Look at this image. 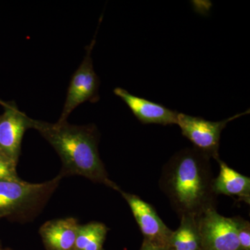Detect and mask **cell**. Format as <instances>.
<instances>
[{"label": "cell", "instance_id": "cell-15", "mask_svg": "<svg viewBox=\"0 0 250 250\" xmlns=\"http://www.w3.org/2000/svg\"><path fill=\"white\" fill-rule=\"evenodd\" d=\"M240 250H250V223L241 217H235Z\"/></svg>", "mask_w": 250, "mask_h": 250}, {"label": "cell", "instance_id": "cell-5", "mask_svg": "<svg viewBox=\"0 0 250 250\" xmlns=\"http://www.w3.org/2000/svg\"><path fill=\"white\" fill-rule=\"evenodd\" d=\"M95 36L90 45L85 47L84 58L72 77L65 104L57 123L66 122L70 113L82 103L87 101L95 103L100 100V80L94 70L91 57L92 51L96 43Z\"/></svg>", "mask_w": 250, "mask_h": 250}, {"label": "cell", "instance_id": "cell-16", "mask_svg": "<svg viewBox=\"0 0 250 250\" xmlns=\"http://www.w3.org/2000/svg\"><path fill=\"white\" fill-rule=\"evenodd\" d=\"M140 250H169V249L167 248L154 246L147 242L143 241V246Z\"/></svg>", "mask_w": 250, "mask_h": 250}, {"label": "cell", "instance_id": "cell-18", "mask_svg": "<svg viewBox=\"0 0 250 250\" xmlns=\"http://www.w3.org/2000/svg\"><path fill=\"white\" fill-rule=\"evenodd\" d=\"M1 248V242H0V249Z\"/></svg>", "mask_w": 250, "mask_h": 250}, {"label": "cell", "instance_id": "cell-3", "mask_svg": "<svg viewBox=\"0 0 250 250\" xmlns=\"http://www.w3.org/2000/svg\"><path fill=\"white\" fill-rule=\"evenodd\" d=\"M59 175L48 182L31 184L22 179L0 180V218L29 220L37 214L59 187Z\"/></svg>", "mask_w": 250, "mask_h": 250}, {"label": "cell", "instance_id": "cell-6", "mask_svg": "<svg viewBox=\"0 0 250 250\" xmlns=\"http://www.w3.org/2000/svg\"><path fill=\"white\" fill-rule=\"evenodd\" d=\"M196 220L203 250H240L235 217L227 218L212 208Z\"/></svg>", "mask_w": 250, "mask_h": 250}, {"label": "cell", "instance_id": "cell-2", "mask_svg": "<svg viewBox=\"0 0 250 250\" xmlns=\"http://www.w3.org/2000/svg\"><path fill=\"white\" fill-rule=\"evenodd\" d=\"M29 129L37 130L54 147L62 161L59 175H79L118 191L120 187L108 177L98 151L99 133L93 125L77 126L29 120Z\"/></svg>", "mask_w": 250, "mask_h": 250}, {"label": "cell", "instance_id": "cell-17", "mask_svg": "<svg viewBox=\"0 0 250 250\" xmlns=\"http://www.w3.org/2000/svg\"><path fill=\"white\" fill-rule=\"evenodd\" d=\"M0 250H10V249H2V248H1V249H0Z\"/></svg>", "mask_w": 250, "mask_h": 250}, {"label": "cell", "instance_id": "cell-10", "mask_svg": "<svg viewBox=\"0 0 250 250\" xmlns=\"http://www.w3.org/2000/svg\"><path fill=\"white\" fill-rule=\"evenodd\" d=\"M80 224L77 219L67 218L46 222L39 233L47 250H75Z\"/></svg>", "mask_w": 250, "mask_h": 250}, {"label": "cell", "instance_id": "cell-9", "mask_svg": "<svg viewBox=\"0 0 250 250\" xmlns=\"http://www.w3.org/2000/svg\"><path fill=\"white\" fill-rule=\"evenodd\" d=\"M113 93L123 100L134 116L143 124L177 125L178 112L172 111L164 105L139 98L121 88Z\"/></svg>", "mask_w": 250, "mask_h": 250}, {"label": "cell", "instance_id": "cell-13", "mask_svg": "<svg viewBox=\"0 0 250 250\" xmlns=\"http://www.w3.org/2000/svg\"><path fill=\"white\" fill-rule=\"evenodd\" d=\"M108 229L104 224L91 222L80 225L75 250H103Z\"/></svg>", "mask_w": 250, "mask_h": 250}, {"label": "cell", "instance_id": "cell-4", "mask_svg": "<svg viewBox=\"0 0 250 250\" xmlns=\"http://www.w3.org/2000/svg\"><path fill=\"white\" fill-rule=\"evenodd\" d=\"M250 113V110L221 121H209L200 118L178 113L177 123L182 135L194 145V147L210 158L219 159L220 137L230 122Z\"/></svg>", "mask_w": 250, "mask_h": 250}, {"label": "cell", "instance_id": "cell-1", "mask_svg": "<svg viewBox=\"0 0 250 250\" xmlns=\"http://www.w3.org/2000/svg\"><path fill=\"white\" fill-rule=\"evenodd\" d=\"M210 157L196 148L174 154L164 166L159 187L179 218H197L215 208Z\"/></svg>", "mask_w": 250, "mask_h": 250}, {"label": "cell", "instance_id": "cell-19", "mask_svg": "<svg viewBox=\"0 0 250 250\" xmlns=\"http://www.w3.org/2000/svg\"></svg>", "mask_w": 250, "mask_h": 250}, {"label": "cell", "instance_id": "cell-11", "mask_svg": "<svg viewBox=\"0 0 250 250\" xmlns=\"http://www.w3.org/2000/svg\"><path fill=\"white\" fill-rule=\"evenodd\" d=\"M220 166V173L213 179L215 195H224L238 199V201L250 204V178L236 172L228 164L216 159Z\"/></svg>", "mask_w": 250, "mask_h": 250}, {"label": "cell", "instance_id": "cell-12", "mask_svg": "<svg viewBox=\"0 0 250 250\" xmlns=\"http://www.w3.org/2000/svg\"><path fill=\"white\" fill-rule=\"evenodd\" d=\"M180 220L178 229L171 236L169 250H203L196 218L182 216Z\"/></svg>", "mask_w": 250, "mask_h": 250}, {"label": "cell", "instance_id": "cell-14", "mask_svg": "<svg viewBox=\"0 0 250 250\" xmlns=\"http://www.w3.org/2000/svg\"><path fill=\"white\" fill-rule=\"evenodd\" d=\"M18 164L0 153V180H21L16 167Z\"/></svg>", "mask_w": 250, "mask_h": 250}, {"label": "cell", "instance_id": "cell-7", "mask_svg": "<svg viewBox=\"0 0 250 250\" xmlns=\"http://www.w3.org/2000/svg\"><path fill=\"white\" fill-rule=\"evenodd\" d=\"M129 206L144 241L154 246L168 248L169 242L173 231L167 228L156 213L152 205L134 194L122 190L118 191Z\"/></svg>", "mask_w": 250, "mask_h": 250}, {"label": "cell", "instance_id": "cell-8", "mask_svg": "<svg viewBox=\"0 0 250 250\" xmlns=\"http://www.w3.org/2000/svg\"><path fill=\"white\" fill-rule=\"evenodd\" d=\"M0 103L4 108L0 116V153L18 164L23 136L29 129L30 118L20 111L16 104Z\"/></svg>", "mask_w": 250, "mask_h": 250}]
</instances>
